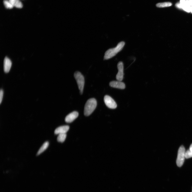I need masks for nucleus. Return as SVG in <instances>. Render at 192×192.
Listing matches in <instances>:
<instances>
[{
	"mask_svg": "<svg viewBox=\"0 0 192 192\" xmlns=\"http://www.w3.org/2000/svg\"><path fill=\"white\" fill-rule=\"evenodd\" d=\"M125 44L124 42H121L119 43L115 48L110 49L107 50L105 54L104 60H108L115 56L118 52L122 51Z\"/></svg>",
	"mask_w": 192,
	"mask_h": 192,
	"instance_id": "f257e3e1",
	"label": "nucleus"
},
{
	"mask_svg": "<svg viewBox=\"0 0 192 192\" xmlns=\"http://www.w3.org/2000/svg\"><path fill=\"white\" fill-rule=\"evenodd\" d=\"M97 105L96 100L94 98L89 99L85 104L84 109V115L86 116H90L96 109Z\"/></svg>",
	"mask_w": 192,
	"mask_h": 192,
	"instance_id": "f03ea898",
	"label": "nucleus"
},
{
	"mask_svg": "<svg viewBox=\"0 0 192 192\" xmlns=\"http://www.w3.org/2000/svg\"><path fill=\"white\" fill-rule=\"evenodd\" d=\"M74 76L76 80L80 91V93L82 95L83 93L85 83L84 77L81 73L78 71H76L75 73Z\"/></svg>",
	"mask_w": 192,
	"mask_h": 192,
	"instance_id": "7ed1b4c3",
	"label": "nucleus"
},
{
	"mask_svg": "<svg viewBox=\"0 0 192 192\" xmlns=\"http://www.w3.org/2000/svg\"><path fill=\"white\" fill-rule=\"evenodd\" d=\"M186 150L183 146L180 147L178 151L177 158L176 163L177 165L179 167H181L183 165L185 158Z\"/></svg>",
	"mask_w": 192,
	"mask_h": 192,
	"instance_id": "20e7f679",
	"label": "nucleus"
},
{
	"mask_svg": "<svg viewBox=\"0 0 192 192\" xmlns=\"http://www.w3.org/2000/svg\"><path fill=\"white\" fill-rule=\"evenodd\" d=\"M104 101L106 106L109 108L115 109L117 107V104L115 101L109 96H105Z\"/></svg>",
	"mask_w": 192,
	"mask_h": 192,
	"instance_id": "39448f33",
	"label": "nucleus"
},
{
	"mask_svg": "<svg viewBox=\"0 0 192 192\" xmlns=\"http://www.w3.org/2000/svg\"><path fill=\"white\" fill-rule=\"evenodd\" d=\"M117 67L118 70L116 75V79L117 81H122L124 78V64L122 62L120 61L117 64Z\"/></svg>",
	"mask_w": 192,
	"mask_h": 192,
	"instance_id": "423d86ee",
	"label": "nucleus"
},
{
	"mask_svg": "<svg viewBox=\"0 0 192 192\" xmlns=\"http://www.w3.org/2000/svg\"><path fill=\"white\" fill-rule=\"evenodd\" d=\"M79 116V113L77 112L74 111L70 113L66 117L65 122L66 123H70L73 122Z\"/></svg>",
	"mask_w": 192,
	"mask_h": 192,
	"instance_id": "0eeeda50",
	"label": "nucleus"
},
{
	"mask_svg": "<svg viewBox=\"0 0 192 192\" xmlns=\"http://www.w3.org/2000/svg\"><path fill=\"white\" fill-rule=\"evenodd\" d=\"M109 85L114 88L124 89L125 88V84L123 82L119 81H113L110 83Z\"/></svg>",
	"mask_w": 192,
	"mask_h": 192,
	"instance_id": "6e6552de",
	"label": "nucleus"
},
{
	"mask_svg": "<svg viewBox=\"0 0 192 192\" xmlns=\"http://www.w3.org/2000/svg\"><path fill=\"white\" fill-rule=\"evenodd\" d=\"M12 63L10 59L6 57L4 60V67L5 72L8 73L10 71L11 69Z\"/></svg>",
	"mask_w": 192,
	"mask_h": 192,
	"instance_id": "1a4fd4ad",
	"label": "nucleus"
},
{
	"mask_svg": "<svg viewBox=\"0 0 192 192\" xmlns=\"http://www.w3.org/2000/svg\"><path fill=\"white\" fill-rule=\"evenodd\" d=\"M69 127L68 126L65 125L60 126L57 128L55 130L54 133L57 134L60 133H66L69 130Z\"/></svg>",
	"mask_w": 192,
	"mask_h": 192,
	"instance_id": "9d476101",
	"label": "nucleus"
},
{
	"mask_svg": "<svg viewBox=\"0 0 192 192\" xmlns=\"http://www.w3.org/2000/svg\"><path fill=\"white\" fill-rule=\"evenodd\" d=\"M9 1L13 6L19 8H22V4L19 0H9Z\"/></svg>",
	"mask_w": 192,
	"mask_h": 192,
	"instance_id": "9b49d317",
	"label": "nucleus"
},
{
	"mask_svg": "<svg viewBox=\"0 0 192 192\" xmlns=\"http://www.w3.org/2000/svg\"><path fill=\"white\" fill-rule=\"evenodd\" d=\"M49 145V143L48 141L44 143L42 147H41L37 154V155H39L44 152L47 149Z\"/></svg>",
	"mask_w": 192,
	"mask_h": 192,
	"instance_id": "f8f14e48",
	"label": "nucleus"
},
{
	"mask_svg": "<svg viewBox=\"0 0 192 192\" xmlns=\"http://www.w3.org/2000/svg\"><path fill=\"white\" fill-rule=\"evenodd\" d=\"M172 5V4L170 2H166L158 3L156 4V6L158 8H165L171 6Z\"/></svg>",
	"mask_w": 192,
	"mask_h": 192,
	"instance_id": "ddd939ff",
	"label": "nucleus"
},
{
	"mask_svg": "<svg viewBox=\"0 0 192 192\" xmlns=\"http://www.w3.org/2000/svg\"><path fill=\"white\" fill-rule=\"evenodd\" d=\"M67 134L66 133H60L59 134L57 138V140L59 142L63 143L65 140Z\"/></svg>",
	"mask_w": 192,
	"mask_h": 192,
	"instance_id": "4468645a",
	"label": "nucleus"
},
{
	"mask_svg": "<svg viewBox=\"0 0 192 192\" xmlns=\"http://www.w3.org/2000/svg\"><path fill=\"white\" fill-rule=\"evenodd\" d=\"M3 3L4 6L6 9H12L14 7L9 0H4Z\"/></svg>",
	"mask_w": 192,
	"mask_h": 192,
	"instance_id": "2eb2a0df",
	"label": "nucleus"
},
{
	"mask_svg": "<svg viewBox=\"0 0 192 192\" xmlns=\"http://www.w3.org/2000/svg\"><path fill=\"white\" fill-rule=\"evenodd\" d=\"M4 94V92L3 90H1L0 91V103H1L2 100H3Z\"/></svg>",
	"mask_w": 192,
	"mask_h": 192,
	"instance_id": "dca6fc26",
	"label": "nucleus"
},
{
	"mask_svg": "<svg viewBox=\"0 0 192 192\" xmlns=\"http://www.w3.org/2000/svg\"><path fill=\"white\" fill-rule=\"evenodd\" d=\"M176 6L178 8L180 9H182V6L181 5L180 3H177L176 4Z\"/></svg>",
	"mask_w": 192,
	"mask_h": 192,
	"instance_id": "f3484780",
	"label": "nucleus"
},
{
	"mask_svg": "<svg viewBox=\"0 0 192 192\" xmlns=\"http://www.w3.org/2000/svg\"><path fill=\"white\" fill-rule=\"evenodd\" d=\"M186 0H180V3L181 4H183Z\"/></svg>",
	"mask_w": 192,
	"mask_h": 192,
	"instance_id": "a211bd4d",
	"label": "nucleus"
},
{
	"mask_svg": "<svg viewBox=\"0 0 192 192\" xmlns=\"http://www.w3.org/2000/svg\"><path fill=\"white\" fill-rule=\"evenodd\" d=\"M189 150L192 153V144H191L190 147L189 149Z\"/></svg>",
	"mask_w": 192,
	"mask_h": 192,
	"instance_id": "6ab92c4d",
	"label": "nucleus"
},
{
	"mask_svg": "<svg viewBox=\"0 0 192 192\" xmlns=\"http://www.w3.org/2000/svg\"><path fill=\"white\" fill-rule=\"evenodd\" d=\"M191 13H192V10L191 11Z\"/></svg>",
	"mask_w": 192,
	"mask_h": 192,
	"instance_id": "aec40b11",
	"label": "nucleus"
}]
</instances>
